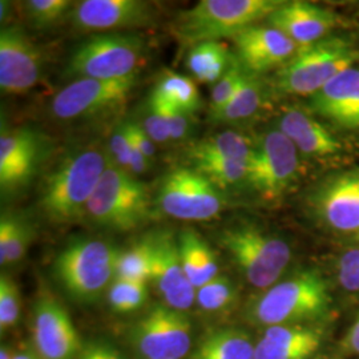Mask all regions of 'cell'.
Instances as JSON below:
<instances>
[{"mask_svg": "<svg viewBox=\"0 0 359 359\" xmlns=\"http://www.w3.org/2000/svg\"><path fill=\"white\" fill-rule=\"evenodd\" d=\"M333 306L329 283L316 269L295 271L248 305V320L258 326L310 325L329 317Z\"/></svg>", "mask_w": 359, "mask_h": 359, "instance_id": "6da1fadb", "label": "cell"}, {"mask_svg": "<svg viewBox=\"0 0 359 359\" xmlns=\"http://www.w3.org/2000/svg\"><path fill=\"white\" fill-rule=\"evenodd\" d=\"M157 203L168 216L181 221H209L224 209L216 185L194 168H176L160 184Z\"/></svg>", "mask_w": 359, "mask_h": 359, "instance_id": "8fae6325", "label": "cell"}, {"mask_svg": "<svg viewBox=\"0 0 359 359\" xmlns=\"http://www.w3.org/2000/svg\"><path fill=\"white\" fill-rule=\"evenodd\" d=\"M71 4L68 0H29L25 3V10L31 23L36 28H41L59 22Z\"/></svg>", "mask_w": 359, "mask_h": 359, "instance_id": "74e56055", "label": "cell"}, {"mask_svg": "<svg viewBox=\"0 0 359 359\" xmlns=\"http://www.w3.org/2000/svg\"><path fill=\"white\" fill-rule=\"evenodd\" d=\"M341 348L346 354H359V314L345 335Z\"/></svg>", "mask_w": 359, "mask_h": 359, "instance_id": "ee69618b", "label": "cell"}, {"mask_svg": "<svg viewBox=\"0 0 359 359\" xmlns=\"http://www.w3.org/2000/svg\"><path fill=\"white\" fill-rule=\"evenodd\" d=\"M278 129L293 142L299 154L318 161L342 157L345 145L308 112L289 108L280 118Z\"/></svg>", "mask_w": 359, "mask_h": 359, "instance_id": "7402d4cb", "label": "cell"}, {"mask_svg": "<svg viewBox=\"0 0 359 359\" xmlns=\"http://www.w3.org/2000/svg\"><path fill=\"white\" fill-rule=\"evenodd\" d=\"M196 302L209 313L225 311L237 302V289L229 278L217 276L196 290Z\"/></svg>", "mask_w": 359, "mask_h": 359, "instance_id": "836d02e7", "label": "cell"}, {"mask_svg": "<svg viewBox=\"0 0 359 359\" xmlns=\"http://www.w3.org/2000/svg\"><path fill=\"white\" fill-rule=\"evenodd\" d=\"M87 215L103 228L133 231L151 215L148 188L127 169L109 164L90 197Z\"/></svg>", "mask_w": 359, "mask_h": 359, "instance_id": "8992f818", "label": "cell"}, {"mask_svg": "<svg viewBox=\"0 0 359 359\" xmlns=\"http://www.w3.org/2000/svg\"><path fill=\"white\" fill-rule=\"evenodd\" d=\"M32 342L41 359H77L84 345L68 310L48 292L34 306Z\"/></svg>", "mask_w": 359, "mask_h": 359, "instance_id": "4fadbf2b", "label": "cell"}, {"mask_svg": "<svg viewBox=\"0 0 359 359\" xmlns=\"http://www.w3.org/2000/svg\"><path fill=\"white\" fill-rule=\"evenodd\" d=\"M77 359H127L121 351L103 339L90 341L83 345Z\"/></svg>", "mask_w": 359, "mask_h": 359, "instance_id": "b9f144b4", "label": "cell"}, {"mask_svg": "<svg viewBox=\"0 0 359 359\" xmlns=\"http://www.w3.org/2000/svg\"><path fill=\"white\" fill-rule=\"evenodd\" d=\"M299 152L280 129L269 130L256 142L248 163L245 182L265 201L285 196L298 177Z\"/></svg>", "mask_w": 359, "mask_h": 359, "instance_id": "9c48e42d", "label": "cell"}, {"mask_svg": "<svg viewBox=\"0 0 359 359\" xmlns=\"http://www.w3.org/2000/svg\"><path fill=\"white\" fill-rule=\"evenodd\" d=\"M154 261L149 283L168 308L187 311L196 301L193 286L180 257L179 238L169 231L152 234Z\"/></svg>", "mask_w": 359, "mask_h": 359, "instance_id": "5bb4252c", "label": "cell"}, {"mask_svg": "<svg viewBox=\"0 0 359 359\" xmlns=\"http://www.w3.org/2000/svg\"><path fill=\"white\" fill-rule=\"evenodd\" d=\"M314 114L342 129L359 130V68L351 67L334 77L310 97Z\"/></svg>", "mask_w": 359, "mask_h": 359, "instance_id": "44dd1931", "label": "cell"}, {"mask_svg": "<svg viewBox=\"0 0 359 359\" xmlns=\"http://www.w3.org/2000/svg\"><path fill=\"white\" fill-rule=\"evenodd\" d=\"M0 10H1V13H0L1 20H4V19L7 18V15H8V10H10V3H8V1H4V0H1V1H0Z\"/></svg>", "mask_w": 359, "mask_h": 359, "instance_id": "7dc6e473", "label": "cell"}, {"mask_svg": "<svg viewBox=\"0 0 359 359\" xmlns=\"http://www.w3.org/2000/svg\"><path fill=\"white\" fill-rule=\"evenodd\" d=\"M311 205L327 229L355 234L359 231V168L326 180L313 194Z\"/></svg>", "mask_w": 359, "mask_h": 359, "instance_id": "9a60e30c", "label": "cell"}, {"mask_svg": "<svg viewBox=\"0 0 359 359\" xmlns=\"http://www.w3.org/2000/svg\"><path fill=\"white\" fill-rule=\"evenodd\" d=\"M250 74H248L240 65H233L231 69L213 86L210 93V115H216L224 109L236 93L240 90Z\"/></svg>", "mask_w": 359, "mask_h": 359, "instance_id": "e575fe53", "label": "cell"}, {"mask_svg": "<svg viewBox=\"0 0 359 359\" xmlns=\"http://www.w3.org/2000/svg\"><path fill=\"white\" fill-rule=\"evenodd\" d=\"M351 240H353L355 244L359 245V231H357L355 234H353V236H351Z\"/></svg>", "mask_w": 359, "mask_h": 359, "instance_id": "c3c4849f", "label": "cell"}, {"mask_svg": "<svg viewBox=\"0 0 359 359\" xmlns=\"http://www.w3.org/2000/svg\"><path fill=\"white\" fill-rule=\"evenodd\" d=\"M256 345L238 329H219L206 334L188 359H256Z\"/></svg>", "mask_w": 359, "mask_h": 359, "instance_id": "d4e9b609", "label": "cell"}, {"mask_svg": "<svg viewBox=\"0 0 359 359\" xmlns=\"http://www.w3.org/2000/svg\"><path fill=\"white\" fill-rule=\"evenodd\" d=\"M154 261L152 234L120 252L116 266V278L149 283Z\"/></svg>", "mask_w": 359, "mask_h": 359, "instance_id": "f546056e", "label": "cell"}, {"mask_svg": "<svg viewBox=\"0 0 359 359\" xmlns=\"http://www.w3.org/2000/svg\"><path fill=\"white\" fill-rule=\"evenodd\" d=\"M264 103V88L255 75H249L243 87L224 109L212 116L218 123L234 124L256 115Z\"/></svg>", "mask_w": 359, "mask_h": 359, "instance_id": "4dcf8cb0", "label": "cell"}, {"mask_svg": "<svg viewBox=\"0 0 359 359\" xmlns=\"http://www.w3.org/2000/svg\"><path fill=\"white\" fill-rule=\"evenodd\" d=\"M266 22L294 41L298 50H304L329 36L338 25V15L321 6L294 0L283 1Z\"/></svg>", "mask_w": 359, "mask_h": 359, "instance_id": "d6986e66", "label": "cell"}, {"mask_svg": "<svg viewBox=\"0 0 359 359\" xmlns=\"http://www.w3.org/2000/svg\"><path fill=\"white\" fill-rule=\"evenodd\" d=\"M152 96L170 104L188 114H194L201 107V96L191 77L179 74H168L154 87Z\"/></svg>", "mask_w": 359, "mask_h": 359, "instance_id": "f1b7e54d", "label": "cell"}, {"mask_svg": "<svg viewBox=\"0 0 359 359\" xmlns=\"http://www.w3.org/2000/svg\"><path fill=\"white\" fill-rule=\"evenodd\" d=\"M109 151L115 160L116 164L120 168L128 170L129 157H130V139L126 123L118 126L111 136Z\"/></svg>", "mask_w": 359, "mask_h": 359, "instance_id": "ab89813d", "label": "cell"}, {"mask_svg": "<svg viewBox=\"0 0 359 359\" xmlns=\"http://www.w3.org/2000/svg\"><path fill=\"white\" fill-rule=\"evenodd\" d=\"M358 60V50L346 39H323L311 47L298 50L278 71L277 87L286 95L311 97Z\"/></svg>", "mask_w": 359, "mask_h": 359, "instance_id": "52a82bcc", "label": "cell"}, {"mask_svg": "<svg viewBox=\"0 0 359 359\" xmlns=\"http://www.w3.org/2000/svg\"><path fill=\"white\" fill-rule=\"evenodd\" d=\"M256 142L237 130H225L197 142L191 151V158H225L249 163Z\"/></svg>", "mask_w": 359, "mask_h": 359, "instance_id": "4316f807", "label": "cell"}, {"mask_svg": "<svg viewBox=\"0 0 359 359\" xmlns=\"http://www.w3.org/2000/svg\"><path fill=\"white\" fill-rule=\"evenodd\" d=\"M120 252L97 238H79L65 246L53 262V276L69 298L90 305L115 281Z\"/></svg>", "mask_w": 359, "mask_h": 359, "instance_id": "277c9868", "label": "cell"}, {"mask_svg": "<svg viewBox=\"0 0 359 359\" xmlns=\"http://www.w3.org/2000/svg\"><path fill=\"white\" fill-rule=\"evenodd\" d=\"M34 238L32 226L25 218L3 215L0 219V264L8 266L26 256Z\"/></svg>", "mask_w": 359, "mask_h": 359, "instance_id": "83f0119b", "label": "cell"}, {"mask_svg": "<svg viewBox=\"0 0 359 359\" xmlns=\"http://www.w3.org/2000/svg\"><path fill=\"white\" fill-rule=\"evenodd\" d=\"M108 165L107 154L97 148H83L65 157L43 185V213L56 224H69L84 217Z\"/></svg>", "mask_w": 359, "mask_h": 359, "instance_id": "7a4b0ae2", "label": "cell"}, {"mask_svg": "<svg viewBox=\"0 0 359 359\" xmlns=\"http://www.w3.org/2000/svg\"><path fill=\"white\" fill-rule=\"evenodd\" d=\"M179 248L182 266L196 290L219 276L216 255L196 231H182Z\"/></svg>", "mask_w": 359, "mask_h": 359, "instance_id": "cb8c5ba5", "label": "cell"}, {"mask_svg": "<svg viewBox=\"0 0 359 359\" xmlns=\"http://www.w3.org/2000/svg\"><path fill=\"white\" fill-rule=\"evenodd\" d=\"M41 154V142L31 129L1 128L0 187L3 194L13 193L34 177Z\"/></svg>", "mask_w": 359, "mask_h": 359, "instance_id": "ffe728a7", "label": "cell"}, {"mask_svg": "<svg viewBox=\"0 0 359 359\" xmlns=\"http://www.w3.org/2000/svg\"><path fill=\"white\" fill-rule=\"evenodd\" d=\"M43 56L35 43L18 26L0 32V88L7 95L27 93L36 86Z\"/></svg>", "mask_w": 359, "mask_h": 359, "instance_id": "2e32d148", "label": "cell"}, {"mask_svg": "<svg viewBox=\"0 0 359 359\" xmlns=\"http://www.w3.org/2000/svg\"><path fill=\"white\" fill-rule=\"evenodd\" d=\"M219 244L248 283L261 290L278 283L292 261V249L283 238L249 222L224 229Z\"/></svg>", "mask_w": 359, "mask_h": 359, "instance_id": "5b68a950", "label": "cell"}, {"mask_svg": "<svg viewBox=\"0 0 359 359\" xmlns=\"http://www.w3.org/2000/svg\"><path fill=\"white\" fill-rule=\"evenodd\" d=\"M323 332L309 325L266 327L257 342L256 359H309L322 345Z\"/></svg>", "mask_w": 359, "mask_h": 359, "instance_id": "603a6c76", "label": "cell"}, {"mask_svg": "<svg viewBox=\"0 0 359 359\" xmlns=\"http://www.w3.org/2000/svg\"><path fill=\"white\" fill-rule=\"evenodd\" d=\"M144 50L142 36L108 32L84 40L72 52L67 75L76 79L121 80L136 76Z\"/></svg>", "mask_w": 359, "mask_h": 359, "instance_id": "ba28073f", "label": "cell"}, {"mask_svg": "<svg viewBox=\"0 0 359 359\" xmlns=\"http://www.w3.org/2000/svg\"><path fill=\"white\" fill-rule=\"evenodd\" d=\"M22 310V298L19 286L13 277L3 273L0 276V330L1 333L13 327Z\"/></svg>", "mask_w": 359, "mask_h": 359, "instance_id": "d590c367", "label": "cell"}, {"mask_svg": "<svg viewBox=\"0 0 359 359\" xmlns=\"http://www.w3.org/2000/svg\"><path fill=\"white\" fill-rule=\"evenodd\" d=\"M149 103L154 105L163 117L167 126L169 137L173 142H179L187 139L192 132V115L179 109L170 104L164 103L151 95Z\"/></svg>", "mask_w": 359, "mask_h": 359, "instance_id": "8d00e7d4", "label": "cell"}, {"mask_svg": "<svg viewBox=\"0 0 359 359\" xmlns=\"http://www.w3.org/2000/svg\"><path fill=\"white\" fill-rule=\"evenodd\" d=\"M338 283L344 290L359 294V246L346 250L337 264Z\"/></svg>", "mask_w": 359, "mask_h": 359, "instance_id": "f35d334b", "label": "cell"}, {"mask_svg": "<svg viewBox=\"0 0 359 359\" xmlns=\"http://www.w3.org/2000/svg\"><path fill=\"white\" fill-rule=\"evenodd\" d=\"M13 359H41L38 354L35 353V350H25V351H19L15 354Z\"/></svg>", "mask_w": 359, "mask_h": 359, "instance_id": "f6af8a7d", "label": "cell"}, {"mask_svg": "<svg viewBox=\"0 0 359 359\" xmlns=\"http://www.w3.org/2000/svg\"><path fill=\"white\" fill-rule=\"evenodd\" d=\"M194 169L204 175L218 189L237 185L246 180L248 164L225 158H196Z\"/></svg>", "mask_w": 359, "mask_h": 359, "instance_id": "1f68e13d", "label": "cell"}, {"mask_svg": "<svg viewBox=\"0 0 359 359\" xmlns=\"http://www.w3.org/2000/svg\"><path fill=\"white\" fill-rule=\"evenodd\" d=\"M280 0H201L180 13L175 32L187 46L237 36L268 19Z\"/></svg>", "mask_w": 359, "mask_h": 359, "instance_id": "3957f363", "label": "cell"}, {"mask_svg": "<svg viewBox=\"0 0 359 359\" xmlns=\"http://www.w3.org/2000/svg\"><path fill=\"white\" fill-rule=\"evenodd\" d=\"M127 127H128L132 139L135 140L136 145L140 148L142 154L151 161L154 158V154H156V147H154V140L145 133V130L142 128L140 124L127 121Z\"/></svg>", "mask_w": 359, "mask_h": 359, "instance_id": "7bdbcfd3", "label": "cell"}, {"mask_svg": "<svg viewBox=\"0 0 359 359\" xmlns=\"http://www.w3.org/2000/svg\"><path fill=\"white\" fill-rule=\"evenodd\" d=\"M16 353H13L11 347L3 345L0 348V359H13Z\"/></svg>", "mask_w": 359, "mask_h": 359, "instance_id": "bcb514c9", "label": "cell"}, {"mask_svg": "<svg viewBox=\"0 0 359 359\" xmlns=\"http://www.w3.org/2000/svg\"><path fill=\"white\" fill-rule=\"evenodd\" d=\"M233 65L231 52L219 41H204L191 47L187 67L193 76L205 84H216Z\"/></svg>", "mask_w": 359, "mask_h": 359, "instance_id": "484cf974", "label": "cell"}, {"mask_svg": "<svg viewBox=\"0 0 359 359\" xmlns=\"http://www.w3.org/2000/svg\"><path fill=\"white\" fill-rule=\"evenodd\" d=\"M107 297L109 306L116 313H135L148 301V283L115 278L107 292Z\"/></svg>", "mask_w": 359, "mask_h": 359, "instance_id": "d6a6232c", "label": "cell"}, {"mask_svg": "<svg viewBox=\"0 0 359 359\" xmlns=\"http://www.w3.org/2000/svg\"><path fill=\"white\" fill-rule=\"evenodd\" d=\"M142 128L154 142H167L170 140L169 132L163 117L151 103L148 105V111L144 118Z\"/></svg>", "mask_w": 359, "mask_h": 359, "instance_id": "60d3db41", "label": "cell"}, {"mask_svg": "<svg viewBox=\"0 0 359 359\" xmlns=\"http://www.w3.org/2000/svg\"><path fill=\"white\" fill-rule=\"evenodd\" d=\"M136 83V76L121 80L76 79L53 96L52 115L74 120L115 111L127 103Z\"/></svg>", "mask_w": 359, "mask_h": 359, "instance_id": "7c38bea8", "label": "cell"}, {"mask_svg": "<svg viewBox=\"0 0 359 359\" xmlns=\"http://www.w3.org/2000/svg\"><path fill=\"white\" fill-rule=\"evenodd\" d=\"M231 40L240 65L250 75L281 69L298 52L294 41L269 25L250 27Z\"/></svg>", "mask_w": 359, "mask_h": 359, "instance_id": "ac0fdd59", "label": "cell"}, {"mask_svg": "<svg viewBox=\"0 0 359 359\" xmlns=\"http://www.w3.org/2000/svg\"><path fill=\"white\" fill-rule=\"evenodd\" d=\"M154 16L152 6L142 0H83L74 7L71 20L80 31L108 34L148 26Z\"/></svg>", "mask_w": 359, "mask_h": 359, "instance_id": "e0dca14e", "label": "cell"}, {"mask_svg": "<svg viewBox=\"0 0 359 359\" xmlns=\"http://www.w3.org/2000/svg\"><path fill=\"white\" fill-rule=\"evenodd\" d=\"M128 338L139 359H185L192 351V323L163 304L136 322Z\"/></svg>", "mask_w": 359, "mask_h": 359, "instance_id": "30bf717a", "label": "cell"}]
</instances>
